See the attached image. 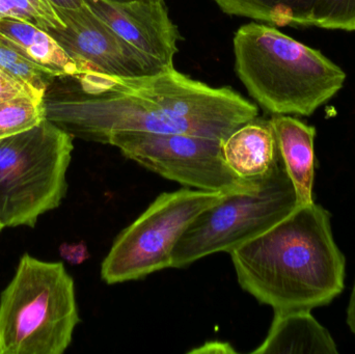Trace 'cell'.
<instances>
[{
  "label": "cell",
  "instance_id": "6da1fadb",
  "mask_svg": "<svg viewBox=\"0 0 355 354\" xmlns=\"http://www.w3.org/2000/svg\"><path fill=\"white\" fill-rule=\"evenodd\" d=\"M44 97L45 118L73 139L107 143L112 133H184L225 141L258 118L231 87H212L175 68L141 77L87 71L62 77Z\"/></svg>",
  "mask_w": 355,
  "mask_h": 354
},
{
  "label": "cell",
  "instance_id": "7a4b0ae2",
  "mask_svg": "<svg viewBox=\"0 0 355 354\" xmlns=\"http://www.w3.org/2000/svg\"><path fill=\"white\" fill-rule=\"evenodd\" d=\"M238 284L275 311H312L345 287L346 261L331 214L312 203L230 253Z\"/></svg>",
  "mask_w": 355,
  "mask_h": 354
},
{
  "label": "cell",
  "instance_id": "3957f363",
  "mask_svg": "<svg viewBox=\"0 0 355 354\" xmlns=\"http://www.w3.org/2000/svg\"><path fill=\"white\" fill-rule=\"evenodd\" d=\"M233 45L238 77L270 114L311 116L345 83V72L335 62L272 25H242Z\"/></svg>",
  "mask_w": 355,
  "mask_h": 354
},
{
  "label": "cell",
  "instance_id": "277c9868",
  "mask_svg": "<svg viewBox=\"0 0 355 354\" xmlns=\"http://www.w3.org/2000/svg\"><path fill=\"white\" fill-rule=\"evenodd\" d=\"M79 322L64 264L24 254L0 295V354H62Z\"/></svg>",
  "mask_w": 355,
  "mask_h": 354
},
{
  "label": "cell",
  "instance_id": "5b68a950",
  "mask_svg": "<svg viewBox=\"0 0 355 354\" xmlns=\"http://www.w3.org/2000/svg\"><path fill=\"white\" fill-rule=\"evenodd\" d=\"M73 136L47 118L0 139V224L33 228L68 189Z\"/></svg>",
  "mask_w": 355,
  "mask_h": 354
},
{
  "label": "cell",
  "instance_id": "8992f818",
  "mask_svg": "<svg viewBox=\"0 0 355 354\" xmlns=\"http://www.w3.org/2000/svg\"><path fill=\"white\" fill-rule=\"evenodd\" d=\"M297 206L279 154L256 188L225 195L193 220L175 247L172 268L186 267L220 251L230 254L279 224Z\"/></svg>",
  "mask_w": 355,
  "mask_h": 354
},
{
  "label": "cell",
  "instance_id": "52a82bcc",
  "mask_svg": "<svg viewBox=\"0 0 355 354\" xmlns=\"http://www.w3.org/2000/svg\"><path fill=\"white\" fill-rule=\"evenodd\" d=\"M225 193L182 188L162 193L114 239L102 262L101 278L114 285L172 268L173 253L188 227Z\"/></svg>",
  "mask_w": 355,
  "mask_h": 354
},
{
  "label": "cell",
  "instance_id": "ba28073f",
  "mask_svg": "<svg viewBox=\"0 0 355 354\" xmlns=\"http://www.w3.org/2000/svg\"><path fill=\"white\" fill-rule=\"evenodd\" d=\"M220 139L184 133L121 131L112 133L106 145L120 150L139 166L198 191L227 193L250 191L260 178L238 177L225 162Z\"/></svg>",
  "mask_w": 355,
  "mask_h": 354
},
{
  "label": "cell",
  "instance_id": "9c48e42d",
  "mask_svg": "<svg viewBox=\"0 0 355 354\" xmlns=\"http://www.w3.org/2000/svg\"><path fill=\"white\" fill-rule=\"evenodd\" d=\"M55 8L64 28L47 33L76 62L81 73L141 77L168 70L123 39L87 4L79 8Z\"/></svg>",
  "mask_w": 355,
  "mask_h": 354
},
{
  "label": "cell",
  "instance_id": "30bf717a",
  "mask_svg": "<svg viewBox=\"0 0 355 354\" xmlns=\"http://www.w3.org/2000/svg\"><path fill=\"white\" fill-rule=\"evenodd\" d=\"M123 39L166 69L174 68L180 35L164 1L85 0Z\"/></svg>",
  "mask_w": 355,
  "mask_h": 354
},
{
  "label": "cell",
  "instance_id": "8fae6325",
  "mask_svg": "<svg viewBox=\"0 0 355 354\" xmlns=\"http://www.w3.org/2000/svg\"><path fill=\"white\" fill-rule=\"evenodd\" d=\"M269 122L288 176L295 189L297 205L314 203L316 129L286 114H272Z\"/></svg>",
  "mask_w": 355,
  "mask_h": 354
},
{
  "label": "cell",
  "instance_id": "7c38bea8",
  "mask_svg": "<svg viewBox=\"0 0 355 354\" xmlns=\"http://www.w3.org/2000/svg\"><path fill=\"white\" fill-rule=\"evenodd\" d=\"M252 353L338 354L339 351L311 311H275L266 338Z\"/></svg>",
  "mask_w": 355,
  "mask_h": 354
},
{
  "label": "cell",
  "instance_id": "4fadbf2b",
  "mask_svg": "<svg viewBox=\"0 0 355 354\" xmlns=\"http://www.w3.org/2000/svg\"><path fill=\"white\" fill-rule=\"evenodd\" d=\"M223 153L229 168L240 178L264 176L279 155L269 120L256 118L236 129L223 141Z\"/></svg>",
  "mask_w": 355,
  "mask_h": 354
},
{
  "label": "cell",
  "instance_id": "5bb4252c",
  "mask_svg": "<svg viewBox=\"0 0 355 354\" xmlns=\"http://www.w3.org/2000/svg\"><path fill=\"white\" fill-rule=\"evenodd\" d=\"M0 37L20 50L29 60L56 73L60 78L81 74L78 64L60 43L33 23L2 18Z\"/></svg>",
  "mask_w": 355,
  "mask_h": 354
},
{
  "label": "cell",
  "instance_id": "9a60e30c",
  "mask_svg": "<svg viewBox=\"0 0 355 354\" xmlns=\"http://www.w3.org/2000/svg\"><path fill=\"white\" fill-rule=\"evenodd\" d=\"M316 0H214L223 12L272 26L310 27Z\"/></svg>",
  "mask_w": 355,
  "mask_h": 354
},
{
  "label": "cell",
  "instance_id": "2e32d148",
  "mask_svg": "<svg viewBox=\"0 0 355 354\" xmlns=\"http://www.w3.org/2000/svg\"><path fill=\"white\" fill-rule=\"evenodd\" d=\"M0 71L24 83L40 97H45L49 87L60 78L56 73L40 66L20 50L0 37Z\"/></svg>",
  "mask_w": 355,
  "mask_h": 354
},
{
  "label": "cell",
  "instance_id": "e0dca14e",
  "mask_svg": "<svg viewBox=\"0 0 355 354\" xmlns=\"http://www.w3.org/2000/svg\"><path fill=\"white\" fill-rule=\"evenodd\" d=\"M44 99L20 97L0 103V139L24 132L45 120Z\"/></svg>",
  "mask_w": 355,
  "mask_h": 354
},
{
  "label": "cell",
  "instance_id": "ac0fdd59",
  "mask_svg": "<svg viewBox=\"0 0 355 354\" xmlns=\"http://www.w3.org/2000/svg\"><path fill=\"white\" fill-rule=\"evenodd\" d=\"M311 26L355 31V0H316Z\"/></svg>",
  "mask_w": 355,
  "mask_h": 354
},
{
  "label": "cell",
  "instance_id": "d6986e66",
  "mask_svg": "<svg viewBox=\"0 0 355 354\" xmlns=\"http://www.w3.org/2000/svg\"><path fill=\"white\" fill-rule=\"evenodd\" d=\"M28 22L45 31L64 28V24L55 6L48 0H12Z\"/></svg>",
  "mask_w": 355,
  "mask_h": 354
},
{
  "label": "cell",
  "instance_id": "ffe728a7",
  "mask_svg": "<svg viewBox=\"0 0 355 354\" xmlns=\"http://www.w3.org/2000/svg\"><path fill=\"white\" fill-rule=\"evenodd\" d=\"M20 97H40L24 83L8 76L0 71V103Z\"/></svg>",
  "mask_w": 355,
  "mask_h": 354
},
{
  "label": "cell",
  "instance_id": "44dd1931",
  "mask_svg": "<svg viewBox=\"0 0 355 354\" xmlns=\"http://www.w3.org/2000/svg\"><path fill=\"white\" fill-rule=\"evenodd\" d=\"M62 257L72 264L83 263L89 257L87 247L83 243L79 245H62L60 247Z\"/></svg>",
  "mask_w": 355,
  "mask_h": 354
},
{
  "label": "cell",
  "instance_id": "7402d4cb",
  "mask_svg": "<svg viewBox=\"0 0 355 354\" xmlns=\"http://www.w3.org/2000/svg\"><path fill=\"white\" fill-rule=\"evenodd\" d=\"M236 351L227 344L223 342H209L198 348L193 349L190 353H205V354H221V353H235Z\"/></svg>",
  "mask_w": 355,
  "mask_h": 354
},
{
  "label": "cell",
  "instance_id": "603a6c76",
  "mask_svg": "<svg viewBox=\"0 0 355 354\" xmlns=\"http://www.w3.org/2000/svg\"><path fill=\"white\" fill-rule=\"evenodd\" d=\"M0 17L1 18L15 19V20L27 21L26 18L19 12L18 8L14 6L12 0H0Z\"/></svg>",
  "mask_w": 355,
  "mask_h": 354
},
{
  "label": "cell",
  "instance_id": "cb8c5ba5",
  "mask_svg": "<svg viewBox=\"0 0 355 354\" xmlns=\"http://www.w3.org/2000/svg\"><path fill=\"white\" fill-rule=\"evenodd\" d=\"M347 321L348 328L352 330L355 337V280L354 287H352V294H350L349 303L347 307Z\"/></svg>",
  "mask_w": 355,
  "mask_h": 354
},
{
  "label": "cell",
  "instance_id": "d4e9b609",
  "mask_svg": "<svg viewBox=\"0 0 355 354\" xmlns=\"http://www.w3.org/2000/svg\"><path fill=\"white\" fill-rule=\"evenodd\" d=\"M58 8H79L85 6V0H48Z\"/></svg>",
  "mask_w": 355,
  "mask_h": 354
},
{
  "label": "cell",
  "instance_id": "484cf974",
  "mask_svg": "<svg viewBox=\"0 0 355 354\" xmlns=\"http://www.w3.org/2000/svg\"><path fill=\"white\" fill-rule=\"evenodd\" d=\"M110 2H131V1H164V0H106Z\"/></svg>",
  "mask_w": 355,
  "mask_h": 354
},
{
  "label": "cell",
  "instance_id": "4316f807",
  "mask_svg": "<svg viewBox=\"0 0 355 354\" xmlns=\"http://www.w3.org/2000/svg\"><path fill=\"white\" fill-rule=\"evenodd\" d=\"M3 228H4V227H3V226H2V224H0V232H1V230H2V229H3Z\"/></svg>",
  "mask_w": 355,
  "mask_h": 354
},
{
  "label": "cell",
  "instance_id": "83f0119b",
  "mask_svg": "<svg viewBox=\"0 0 355 354\" xmlns=\"http://www.w3.org/2000/svg\"><path fill=\"white\" fill-rule=\"evenodd\" d=\"M1 19H2L1 17H0V20H1Z\"/></svg>",
  "mask_w": 355,
  "mask_h": 354
}]
</instances>
